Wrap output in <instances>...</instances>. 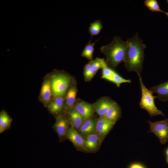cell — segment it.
Returning a JSON list of instances; mask_svg holds the SVG:
<instances>
[{"label":"cell","mask_w":168,"mask_h":168,"mask_svg":"<svg viewBox=\"0 0 168 168\" xmlns=\"http://www.w3.org/2000/svg\"><path fill=\"white\" fill-rule=\"evenodd\" d=\"M141 90V97L139 105L142 109L146 110L151 117L161 115L164 116L162 111L159 110L155 103V99L157 96L153 95L152 91L149 90L145 86L142 82L141 75H138Z\"/></svg>","instance_id":"3957f363"},{"label":"cell","mask_w":168,"mask_h":168,"mask_svg":"<svg viewBox=\"0 0 168 168\" xmlns=\"http://www.w3.org/2000/svg\"><path fill=\"white\" fill-rule=\"evenodd\" d=\"M76 85L75 83L70 86L68 90L65 98L64 112L68 113L73 108L76 100V97L77 92Z\"/></svg>","instance_id":"4fadbf2b"},{"label":"cell","mask_w":168,"mask_h":168,"mask_svg":"<svg viewBox=\"0 0 168 168\" xmlns=\"http://www.w3.org/2000/svg\"><path fill=\"white\" fill-rule=\"evenodd\" d=\"M71 126L77 130L80 127L84 120L81 115L74 108L67 113Z\"/></svg>","instance_id":"e0dca14e"},{"label":"cell","mask_w":168,"mask_h":168,"mask_svg":"<svg viewBox=\"0 0 168 168\" xmlns=\"http://www.w3.org/2000/svg\"><path fill=\"white\" fill-rule=\"evenodd\" d=\"M85 147L87 152H95L99 148L104 140L95 133L84 138Z\"/></svg>","instance_id":"7c38bea8"},{"label":"cell","mask_w":168,"mask_h":168,"mask_svg":"<svg viewBox=\"0 0 168 168\" xmlns=\"http://www.w3.org/2000/svg\"><path fill=\"white\" fill-rule=\"evenodd\" d=\"M150 90L156 93L157 98L161 101H168V81L151 87Z\"/></svg>","instance_id":"2e32d148"},{"label":"cell","mask_w":168,"mask_h":168,"mask_svg":"<svg viewBox=\"0 0 168 168\" xmlns=\"http://www.w3.org/2000/svg\"><path fill=\"white\" fill-rule=\"evenodd\" d=\"M52 94L51 81L46 80L43 84L41 91V96L44 103L47 104L49 102Z\"/></svg>","instance_id":"d6986e66"},{"label":"cell","mask_w":168,"mask_h":168,"mask_svg":"<svg viewBox=\"0 0 168 168\" xmlns=\"http://www.w3.org/2000/svg\"><path fill=\"white\" fill-rule=\"evenodd\" d=\"M102 69L101 78L114 84L117 87H119L123 83H131L130 79H126L115 71L108 67L104 61Z\"/></svg>","instance_id":"8992f818"},{"label":"cell","mask_w":168,"mask_h":168,"mask_svg":"<svg viewBox=\"0 0 168 168\" xmlns=\"http://www.w3.org/2000/svg\"><path fill=\"white\" fill-rule=\"evenodd\" d=\"M121 114L120 107L115 102L104 117L109 120L115 123L121 118Z\"/></svg>","instance_id":"ac0fdd59"},{"label":"cell","mask_w":168,"mask_h":168,"mask_svg":"<svg viewBox=\"0 0 168 168\" xmlns=\"http://www.w3.org/2000/svg\"><path fill=\"white\" fill-rule=\"evenodd\" d=\"M166 1H167V2L168 3V0H167Z\"/></svg>","instance_id":"f546056e"},{"label":"cell","mask_w":168,"mask_h":168,"mask_svg":"<svg viewBox=\"0 0 168 168\" xmlns=\"http://www.w3.org/2000/svg\"><path fill=\"white\" fill-rule=\"evenodd\" d=\"M12 119L6 112L2 111L0 114V132L2 133L8 129L11 126Z\"/></svg>","instance_id":"ffe728a7"},{"label":"cell","mask_w":168,"mask_h":168,"mask_svg":"<svg viewBox=\"0 0 168 168\" xmlns=\"http://www.w3.org/2000/svg\"><path fill=\"white\" fill-rule=\"evenodd\" d=\"M129 168H145L141 164L134 163L131 164Z\"/></svg>","instance_id":"484cf974"},{"label":"cell","mask_w":168,"mask_h":168,"mask_svg":"<svg viewBox=\"0 0 168 168\" xmlns=\"http://www.w3.org/2000/svg\"><path fill=\"white\" fill-rule=\"evenodd\" d=\"M150 125V131L153 133L158 138L162 144H164L168 141V118L154 122L149 120L147 121Z\"/></svg>","instance_id":"5b68a950"},{"label":"cell","mask_w":168,"mask_h":168,"mask_svg":"<svg viewBox=\"0 0 168 168\" xmlns=\"http://www.w3.org/2000/svg\"><path fill=\"white\" fill-rule=\"evenodd\" d=\"M105 60L104 58H96L94 60L90 61L89 63L92 69L96 73L99 69H101Z\"/></svg>","instance_id":"d4e9b609"},{"label":"cell","mask_w":168,"mask_h":168,"mask_svg":"<svg viewBox=\"0 0 168 168\" xmlns=\"http://www.w3.org/2000/svg\"><path fill=\"white\" fill-rule=\"evenodd\" d=\"M91 38L88 42L87 44L85 46L81 54V56L86 59L92 60L93 59V54L94 51V46L96 41L95 42L91 43Z\"/></svg>","instance_id":"44dd1931"},{"label":"cell","mask_w":168,"mask_h":168,"mask_svg":"<svg viewBox=\"0 0 168 168\" xmlns=\"http://www.w3.org/2000/svg\"><path fill=\"white\" fill-rule=\"evenodd\" d=\"M115 124V123L109 120L104 117H99L97 120L96 133L104 140Z\"/></svg>","instance_id":"8fae6325"},{"label":"cell","mask_w":168,"mask_h":168,"mask_svg":"<svg viewBox=\"0 0 168 168\" xmlns=\"http://www.w3.org/2000/svg\"><path fill=\"white\" fill-rule=\"evenodd\" d=\"M96 74V73L91 68L89 62L84 66L83 69V74L86 82L91 81Z\"/></svg>","instance_id":"cb8c5ba5"},{"label":"cell","mask_w":168,"mask_h":168,"mask_svg":"<svg viewBox=\"0 0 168 168\" xmlns=\"http://www.w3.org/2000/svg\"><path fill=\"white\" fill-rule=\"evenodd\" d=\"M144 4L149 11L152 12H164L161 9L156 0H145L144 2Z\"/></svg>","instance_id":"603a6c76"},{"label":"cell","mask_w":168,"mask_h":168,"mask_svg":"<svg viewBox=\"0 0 168 168\" xmlns=\"http://www.w3.org/2000/svg\"><path fill=\"white\" fill-rule=\"evenodd\" d=\"M50 81L52 94L55 98L64 96L70 85L71 78L66 74L58 73L54 75Z\"/></svg>","instance_id":"277c9868"},{"label":"cell","mask_w":168,"mask_h":168,"mask_svg":"<svg viewBox=\"0 0 168 168\" xmlns=\"http://www.w3.org/2000/svg\"><path fill=\"white\" fill-rule=\"evenodd\" d=\"M164 13L165 14L166 16L168 17V12H164Z\"/></svg>","instance_id":"83f0119b"},{"label":"cell","mask_w":168,"mask_h":168,"mask_svg":"<svg viewBox=\"0 0 168 168\" xmlns=\"http://www.w3.org/2000/svg\"><path fill=\"white\" fill-rule=\"evenodd\" d=\"M66 138L70 141L78 151L87 152L85 147L84 138L77 129L71 125L67 133Z\"/></svg>","instance_id":"ba28073f"},{"label":"cell","mask_w":168,"mask_h":168,"mask_svg":"<svg viewBox=\"0 0 168 168\" xmlns=\"http://www.w3.org/2000/svg\"><path fill=\"white\" fill-rule=\"evenodd\" d=\"M126 48V41L115 36L109 44L101 46L100 49L106 57L105 61L107 65L115 70L121 62H124Z\"/></svg>","instance_id":"7a4b0ae2"},{"label":"cell","mask_w":168,"mask_h":168,"mask_svg":"<svg viewBox=\"0 0 168 168\" xmlns=\"http://www.w3.org/2000/svg\"><path fill=\"white\" fill-rule=\"evenodd\" d=\"M166 154L167 156H168V148L166 149Z\"/></svg>","instance_id":"4316f807"},{"label":"cell","mask_w":168,"mask_h":168,"mask_svg":"<svg viewBox=\"0 0 168 168\" xmlns=\"http://www.w3.org/2000/svg\"><path fill=\"white\" fill-rule=\"evenodd\" d=\"M166 161H167V163H168V156H167V157Z\"/></svg>","instance_id":"f1b7e54d"},{"label":"cell","mask_w":168,"mask_h":168,"mask_svg":"<svg viewBox=\"0 0 168 168\" xmlns=\"http://www.w3.org/2000/svg\"><path fill=\"white\" fill-rule=\"evenodd\" d=\"M126 42V53L123 62L125 67L128 72H134L138 75H141L146 45L138 37V32L132 38L127 39Z\"/></svg>","instance_id":"6da1fadb"},{"label":"cell","mask_w":168,"mask_h":168,"mask_svg":"<svg viewBox=\"0 0 168 168\" xmlns=\"http://www.w3.org/2000/svg\"><path fill=\"white\" fill-rule=\"evenodd\" d=\"M73 108L81 115L84 120L93 117L95 112L92 104L81 100H76Z\"/></svg>","instance_id":"9c48e42d"},{"label":"cell","mask_w":168,"mask_h":168,"mask_svg":"<svg viewBox=\"0 0 168 168\" xmlns=\"http://www.w3.org/2000/svg\"><path fill=\"white\" fill-rule=\"evenodd\" d=\"M65 99L63 96L55 97L48 106V109L50 112L58 115L61 114L64 109Z\"/></svg>","instance_id":"9a60e30c"},{"label":"cell","mask_w":168,"mask_h":168,"mask_svg":"<svg viewBox=\"0 0 168 168\" xmlns=\"http://www.w3.org/2000/svg\"><path fill=\"white\" fill-rule=\"evenodd\" d=\"M102 27L103 26L100 20H96L91 23L88 30L91 38L98 35L101 30Z\"/></svg>","instance_id":"7402d4cb"},{"label":"cell","mask_w":168,"mask_h":168,"mask_svg":"<svg viewBox=\"0 0 168 168\" xmlns=\"http://www.w3.org/2000/svg\"><path fill=\"white\" fill-rule=\"evenodd\" d=\"M115 101L108 97H103L92 104L96 112L99 117H104Z\"/></svg>","instance_id":"30bf717a"},{"label":"cell","mask_w":168,"mask_h":168,"mask_svg":"<svg viewBox=\"0 0 168 168\" xmlns=\"http://www.w3.org/2000/svg\"><path fill=\"white\" fill-rule=\"evenodd\" d=\"M70 125H71L68 115L61 114L57 116L53 128L57 134L60 142H62L66 139Z\"/></svg>","instance_id":"52a82bcc"},{"label":"cell","mask_w":168,"mask_h":168,"mask_svg":"<svg viewBox=\"0 0 168 168\" xmlns=\"http://www.w3.org/2000/svg\"><path fill=\"white\" fill-rule=\"evenodd\" d=\"M97 119L93 117L84 120L80 127L77 130L79 133L84 138L96 133Z\"/></svg>","instance_id":"5bb4252c"}]
</instances>
